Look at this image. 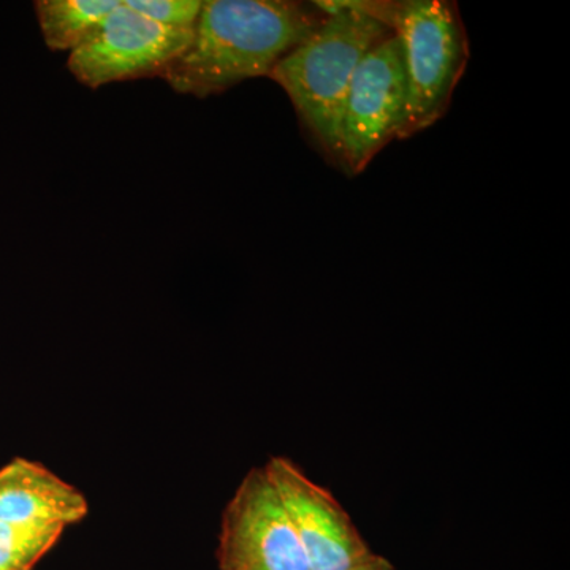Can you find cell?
I'll list each match as a JSON object with an SVG mask.
<instances>
[{
    "mask_svg": "<svg viewBox=\"0 0 570 570\" xmlns=\"http://www.w3.org/2000/svg\"><path fill=\"white\" fill-rule=\"evenodd\" d=\"M325 17L314 3L208 0L189 48L164 80L176 92L204 99L249 78L269 77L276 63L316 31Z\"/></svg>",
    "mask_w": 570,
    "mask_h": 570,
    "instance_id": "cell-1",
    "label": "cell"
},
{
    "mask_svg": "<svg viewBox=\"0 0 570 570\" xmlns=\"http://www.w3.org/2000/svg\"><path fill=\"white\" fill-rule=\"evenodd\" d=\"M326 17L269 73L287 92L299 121L330 159H337L341 118L356 67L392 37L366 2H314Z\"/></svg>",
    "mask_w": 570,
    "mask_h": 570,
    "instance_id": "cell-2",
    "label": "cell"
},
{
    "mask_svg": "<svg viewBox=\"0 0 570 570\" xmlns=\"http://www.w3.org/2000/svg\"><path fill=\"white\" fill-rule=\"evenodd\" d=\"M370 13L396 33L407 75V119L403 137L438 122L469 61L466 29L455 3L445 0L371 2Z\"/></svg>",
    "mask_w": 570,
    "mask_h": 570,
    "instance_id": "cell-3",
    "label": "cell"
},
{
    "mask_svg": "<svg viewBox=\"0 0 570 570\" xmlns=\"http://www.w3.org/2000/svg\"><path fill=\"white\" fill-rule=\"evenodd\" d=\"M407 119V75L396 33L367 52L348 88L336 163L362 174L385 146L403 137Z\"/></svg>",
    "mask_w": 570,
    "mask_h": 570,
    "instance_id": "cell-4",
    "label": "cell"
},
{
    "mask_svg": "<svg viewBox=\"0 0 570 570\" xmlns=\"http://www.w3.org/2000/svg\"><path fill=\"white\" fill-rule=\"evenodd\" d=\"M193 31L167 28L121 2L70 52L69 70L97 89L111 82L164 78L193 41Z\"/></svg>",
    "mask_w": 570,
    "mask_h": 570,
    "instance_id": "cell-5",
    "label": "cell"
},
{
    "mask_svg": "<svg viewBox=\"0 0 570 570\" xmlns=\"http://www.w3.org/2000/svg\"><path fill=\"white\" fill-rule=\"evenodd\" d=\"M219 570H311L265 468L239 482L220 519Z\"/></svg>",
    "mask_w": 570,
    "mask_h": 570,
    "instance_id": "cell-6",
    "label": "cell"
},
{
    "mask_svg": "<svg viewBox=\"0 0 570 570\" xmlns=\"http://www.w3.org/2000/svg\"><path fill=\"white\" fill-rule=\"evenodd\" d=\"M264 468L311 570H347L373 553L337 499L307 478L298 464L273 456Z\"/></svg>",
    "mask_w": 570,
    "mask_h": 570,
    "instance_id": "cell-7",
    "label": "cell"
},
{
    "mask_svg": "<svg viewBox=\"0 0 570 570\" xmlns=\"http://www.w3.org/2000/svg\"><path fill=\"white\" fill-rule=\"evenodd\" d=\"M88 512L85 494L45 464L13 459L0 468V521H43L67 528Z\"/></svg>",
    "mask_w": 570,
    "mask_h": 570,
    "instance_id": "cell-8",
    "label": "cell"
},
{
    "mask_svg": "<svg viewBox=\"0 0 570 570\" xmlns=\"http://www.w3.org/2000/svg\"><path fill=\"white\" fill-rule=\"evenodd\" d=\"M121 0H39L37 18L45 43L52 51H73Z\"/></svg>",
    "mask_w": 570,
    "mask_h": 570,
    "instance_id": "cell-9",
    "label": "cell"
},
{
    "mask_svg": "<svg viewBox=\"0 0 570 570\" xmlns=\"http://www.w3.org/2000/svg\"><path fill=\"white\" fill-rule=\"evenodd\" d=\"M66 528L43 521H0V570H32Z\"/></svg>",
    "mask_w": 570,
    "mask_h": 570,
    "instance_id": "cell-10",
    "label": "cell"
},
{
    "mask_svg": "<svg viewBox=\"0 0 570 570\" xmlns=\"http://www.w3.org/2000/svg\"><path fill=\"white\" fill-rule=\"evenodd\" d=\"M124 3L159 24L187 31H193L204 7L200 0H126Z\"/></svg>",
    "mask_w": 570,
    "mask_h": 570,
    "instance_id": "cell-11",
    "label": "cell"
},
{
    "mask_svg": "<svg viewBox=\"0 0 570 570\" xmlns=\"http://www.w3.org/2000/svg\"><path fill=\"white\" fill-rule=\"evenodd\" d=\"M347 570H396L393 568L392 562L387 558L381 557V554L371 553L366 560L358 562L354 568Z\"/></svg>",
    "mask_w": 570,
    "mask_h": 570,
    "instance_id": "cell-12",
    "label": "cell"
}]
</instances>
